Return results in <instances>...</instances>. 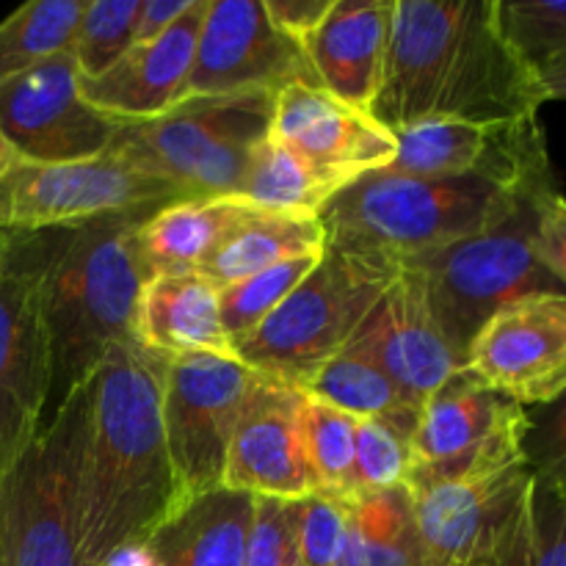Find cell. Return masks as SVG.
Instances as JSON below:
<instances>
[{
    "label": "cell",
    "mask_w": 566,
    "mask_h": 566,
    "mask_svg": "<svg viewBox=\"0 0 566 566\" xmlns=\"http://www.w3.org/2000/svg\"><path fill=\"white\" fill-rule=\"evenodd\" d=\"M523 462L531 475L566 495V392L545 407L525 409Z\"/></svg>",
    "instance_id": "74e56055"
},
{
    "label": "cell",
    "mask_w": 566,
    "mask_h": 566,
    "mask_svg": "<svg viewBox=\"0 0 566 566\" xmlns=\"http://www.w3.org/2000/svg\"><path fill=\"white\" fill-rule=\"evenodd\" d=\"M180 199L191 197L108 153L83 164L44 166L17 160L9 175L0 177V230H59Z\"/></svg>",
    "instance_id": "7c38bea8"
},
{
    "label": "cell",
    "mask_w": 566,
    "mask_h": 566,
    "mask_svg": "<svg viewBox=\"0 0 566 566\" xmlns=\"http://www.w3.org/2000/svg\"><path fill=\"white\" fill-rule=\"evenodd\" d=\"M352 501L310 495L298 501V566H335Z\"/></svg>",
    "instance_id": "f35d334b"
},
{
    "label": "cell",
    "mask_w": 566,
    "mask_h": 566,
    "mask_svg": "<svg viewBox=\"0 0 566 566\" xmlns=\"http://www.w3.org/2000/svg\"><path fill=\"white\" fill-rule=\"evenodd\" d=\"M269 20L285 33L291 42L307 44L324 20L329 17L335 0H263Z\"/></svg>",
    "instance_id": "60d3db41"
},
{
    "label": "cell",
    "mask_w": 566,
    "mask_h": 566,
    "mask_svg": "<svg viewBox=\"0 0 566 566\" xmlns=\"http://www.w3.org/2000/svg\"><path fill=\"white\" fill-rule=\"evenodd\" d=\"M88 381L64 398L0 479V566H83Z\"/></svg>",
    "instance_id": "8992f818"
},
{
    "label": "cell",
    "mask_w": 566,
    "mask_h": 566,
    "mask_svg": "<svg viewBox=\"0 0 566 566\" xmlns=\"http://www.w3.org/2000/svg\"><path fill=\"white\" fill-rule=\"evenodd\" d=\"M484 177H409L370 171L343 188L318 216L326 247L401 260L475 235L509 213L525 193Z\"/></svg>",
    "instance_id": "277c9868"
},
{
    "label": "cell",
    "mask_w": 566,
    "mask_h": 566,
    "mask_svg": "<svg viewBox=\"0 0 566 566\" xmlns=\"http://www.w3.org/2000/svg\"><path fill=\"white\" fill-rule=\"evenodd\" d=\"M166 365V357L127 340L88 381L83 566H105L119 551L144 545L180 506L164 431Z\"/></svg>",
    "instance_id": "7a4b0ae2"
},
{
    "label": "cell",
    "mask_w": 566,
    "mask_h": 566,
    "mask_svg": "<svg viewBox=\"0 0 566 566\" xmlns=\"http://www.w3.org/2000/svg\"><path fill=\"white\" fill-rule=\"evenodd\" d=\"M221 486L254 497L321 495L302 429V390L260 374L227 446Z\"/></svg>",
    "instance_id": "ac0fdd59"
},
{
    "label": "cell",
    "mask_w": 566,
    "mask_h": 566,
    "mask_svg": "<svg viewBox=\"0 0 566 566\" xmlns=\"http://www.w3.org/2000/svg\"><path fill=\"white\" fill-rule=\"evenodd\" d=\"M254 495L227 486L182 503L144 542L149 566H243Z\"/></svg>",
    "instance_id": "cb8c5ba5"
},
{
    "label": "cell",
    "mask_w": 566,
    "mask_h": 566,
    "mask_svg": "<svg viewBox=\"0 0 566 566\" xmlns=\"http://www.w3.org/2000/svg\"><path fill=\"white\" fill-rule=\"evenodd\" d=\"M396 271L398 260L326 247L307 280L232 352L258 374L302 387L348 346Z\"/></svg>",
    "instance_id": "52a82bcc"
},
{
    "label": "cell",
    "mask_w": 566,
    "mask_h": 566,
    "mask_svg": "<svg viewBox=\"0 0 566 566\" xmlns=\"http://www.w3.org/2000/svg\"><path fill=\"white\" fill-rule=\"evenodd\" d=\"M409 442L379 420H357L352 501L407 486Z\"/></svg>",
    "instance_id": "e575fe53"
},
{
    "label": "cell",
    "mask_w": 566,
    "mask_h": 566,
    "mask_svg": "<svg viewBox=\"0 0 566 566\" xmlns=\"http://www.w3.org/2000/svg\"><path fill=\"white\" fill-rule=\"evenodd\" d=\"M501 566H566V495L534 475L517 539Z\"/></svg>",
    "instance_id": "836d02e7"
},
{
    "label": "cell",
    "mask_w": 566,
    "mask_h": 566,
    "mask_svg": "<svg viewBox=\"0 0 566 566\" xmlns=\"http://www.w3.org/2000/svg\"><path fill=\"white\" fill-rule=\"evenodd\" d=\"M335 566H368V562H365L363 539H359L357 520H354V509H352V517H348L346 536H343V545H340V553H337Z\"/></svg>",
    "instance_id": "ee69618b"
},
{
    "label": "cell",
    "mask_w": 566,
    "mask_h": 566,
    "mask_svg": "<svg viewBox=\"0 0 566 566\" xmlns=\"http://www.w3.org/2000/svg\"><path fill=\"white\" fill-rule=\"evenodd\" d=\"M119 127L122 122L86 103L70 50L0 83V136L25 164L103 158Z\"/></svg>",
    "instance_id": "5bb4252c"
},
{
    "label": "cell",
    "mask_w": 566,
    "mask_h": 566,
    "mask_svg": "<svg viewBox=\"0 0 566 566\" xmlns=\"http://www.w3.org/2000/svg\"><path fill=\"white\" fill-rule=\"evenodd\" d=\"M193 0H142V11H138L136 25V44L153 42V39L164 36L188 9Z\"/></svg>",
    "instance_id": "b9f144b4"
},
{
    "label": "cell",
    "mask_w": 566,
    "mask_h": 566,
    "mask_svg": "<svg viewBox=\"0 0 566 566\" xmlns=\"http://www.w3.org/2000/svg\"><path fill=\"white\" fill-rule=\"evenodd\" d=\"M556 188L531 191L503 219L448 247L401 258L418 276L442 337L462 365L481 326L517 298L562 291L534 252L539 210Z\"/></svg>",
    "instance_id": "5b68a950"
},
{
    "label": "cell",
    "mask_w": 566,
    "mask_h": 566,
    "mask_svg": "<svg viewBox=\"0 0 566 566\" xmlns=\"http://www.w3.org/2000/svg\"><path fill=\"white\" fill-rule=\"evenodd\" d=\"M343 188V182L321 175L269 130L252 149L241 197L265 213L321 216Z\"/></svg>",
    "instance_id": "83f0119b"
},
{
    "label": "cell",
    "mask_w": 566,
    "mask_h": 566,
    "mask_svg": "<svg viewBox=\"0 0 566 566\" xmlns=\"http://www.w3.org/2000/svg\"><path fill=\"white\" fill-rule=\"evenodd\" d=\"M274 97H188L158 119L122 125L108 155L186 197H241L252 149L271 130Z\"/></svg>",
    "instance_id": "ba28073f"
},
{
    "label": "cell",
    "mask_w": 566,
    "mask_h": 566,
    "mask_svg": "<svg viewBox=\"0 0 566 566\" xmlns=\"http://www.w3.org/2000/svg\"><path fill=\"white\" fill-rule=\"evenodd\" d=\"M271 133L313 169L343 186L387 169L398 149L396 136L370 111L354 108L324 86L310 83H291L276 92Z\"/></svg>",
    "instance_id": "d6986e66"
},
{
    "label": "cell",
    "mask_w": 566,
    "mask_h": 566,
    "mask_svg": "<svg viewBox=\"0 0 566 566\" xmlns=\"http://www.w3.org/2000/svg\"><path fill=\"white\" fill-rule=\"evenodd\" d=\"M86 0H31L0 22V83L72 48Z\"/></svg>",
    "instance_id": "f1b7e54d"
},
{
    "label": "cell",
    "mask_w": 566,
    "mask_h": 566,
    "mask_svg": "<svg viewBox=\"0 0 566 566\" xmlns=\"http://www.w3.org/2000/svg\"><path fill=\"white\" fill-rule=\"evenodd\" d=\"M205 9L208 0H193L191 9L164 36L133 44L105 75L92 81L81 77L86 103L122 125L158 119L177 108L188 97Z\"/></svg>",
    "instance_id": "44dd1931"
},
{
    "label": "cell",
    "mask_w": 566,
    "mask_h": 566,
    "mask_svg": "<svg viewBox=\"0 0 566 566\" xmlns=\"http://www.w3.org/2000/svg\"><path fill=\"white\" fill-rule=\"evenodd\" d=\"M392 136L398 149L387 171L396 175L484 177L512 188L558 182L539 119L517 125L429 119Z\"/></svg>",
    "instance_id": "e0dca14e"
},
{
    "label": "cell",
    "mask_w": 566,
    "mask_h": 566,
    "mask_svg": "<svg viewBox=\"0 0 566 566\" xmlns=\"http://www.w3.org/2000/svg\"><path fill=\"white\" fill-rule=\"evenodd\" d=\"M243 566H298V501L254 497Z\"/></svg>",
    "instance_id": "8d00e7d4"
},
{
    "label": "cell",
    "mask_w": 566,
    "mask_h": 566,
    "mask_svg": "<svg viewBox=\"0 0 566 566\" xmlns=\"http://www.w3.org/2000/svg\"><path fill=\"white\" fill-rule=\"evenodd\" d=\"M326 254V252H324ZM324 254H304V258L285 260L271 269L258 271V274L247 276L241 282L221 287L219 291V307H221V324H224L227 337L235 346L241 337L258 329L304 280L310 271L321 263Z\"/></svg>",
    "instance_id": "1f68e13d"
},
{
    "label": "cell",
    "mask_w": 566,
    "mask_h": 566,
    "mask_svg": "<svg viewBox=\"0 0 566 566\" xmlns=\"http://www.w3.org/2000/svg\"><path fill=\"white\" fill-rule=\"evenodd\" d=\"M258 213L263 210L243 197H191L164 205L138 230L149 276L199 271L238 227Z\"/></svg>",
    "instance_id": "d4e9b609"
},
{
    "label": "cell",
    "mask_w": 566,
    "mask_h": 566,
    "mask_svg": "<svg viewBox=\"0 0 566 566\" xmlns=\"http://www.w3.org/2000/svg\"><path fill=\"white\" fill-rule=\"evenodd\" d=\"M133 340L166 359L191 354L235 357L221 324L219 287L202 274H153L144 282Z\"/></svg>",
    "instance_id": "603a6c76"
},
{
    "label": "cell",
    "mask_w": 566,
    "mask_h": 566,
    "mask_svg": "<svg viewBox=\"0 0 566 566\" xmlns=\"http://www.w3.org/2000/svg\"><path fill=\"white\" fill-rule=\"evenodd\" d=\"M298 390L357 420H379L407 442L418 426V403L379 365L352 348L337 352Z\"/></svg>",
    "instance_id": "4316f807"
},
{
    "label": "cell",
    "mask_w": 566,
    "mask_h": 566,
    "mask_svg": "<svg viewBox=\"0 0 566 566\" xmlns=\"http://www.w3.org/2000/svg\"><path fill=\"white\" fill-rule=\"evenodd\" d=\"M14 164H17L14 149H11L9 144H6V138H3V136H0V177L9 175L11 166H14Z\"/></svg>",
    "instance_id": "f6af8a7d"
},
{
    "label": "cell",
    "mask_w": 566,
    "mask_h": 566,
    "mask_svg": "<svg viewBox=\"0 0 566 566\" xmlns=\"http://www.w3.org/2000/svg\"><path fill=\"white\" fill-rule=\"evenodd\" d=\"M138 11L142 0H86L70 48L83 81L105 75L125 59L136 44Z\"/></svg>",
    "instance_id": "d6a6232c"
},
{
    "label": "cell",
    "mask_w": 566,
    "mask_h": 566,
    "mask_svg": "<svg viewBox=\"0 0 566 566\" xmlns=\"http://www.w3.org/2000/svg\"><path fill=\"white\" fill-rule=\"evenodd\" d=\"M536 77H539L547 103H553V99H566V53L536 66Z\"/></svg>",
    "instance_id": "7bdbcfd3"
},
{
    "label": "cell",
    "mask_w": 566,
    "mask_h": 566,
    "mask_svg": "<svg viewBox=\"0 0 566 566\" xmlns=\"http://www.w3.org/2000/svg\"><path fill=\"white\" fill-rule=\"evenodd\" d=\"M302 429L321 495L352 501L357 418L302 392Z\"/></svg>",
    "instance_id": "4dcf8cb0"
},
{
    "label": "cell",
    "mask_w": 566,
    "mask_h": 566,
    "mask_svg": "<svg viewBox=\"0 0 566 566\" xmlns=\"http://www.w3.org/2000/svg\"><path fill=\"white\" fill-rule=\"evenodd\" d=\"M258 379V370L238 357L191 354L169 359L164 431L180 506L221 486L232 429Z\"/></svg>",
    "instance_id": "8fae6325"
},
{
    "label": "cell",
    "mask_w": 566,
    "mask_h": 566,
    "mask_svg": "<svg viewBox=\"0 0 566 566\" xmlns=\"http://www.w3.org/2000/svg\"><path fill=\"white\" fill-rule=\"evenodd\" d=\"M464 368L517 407L566 392V293H531L497 310L470 343Z\"/></svg>",
    "instance_id": "2e32d148"
},
{
    "label": "cell",
    "mask_w": 566,
    "mask_h": 566,
    "mask_svg": "<svg viewBox=\"0 0 566 566\" xmlns=\"http://www.w3.org/2000/svg\"><path fill=\"white\" fill-rule=\"evenodd\" d=\"M324 252L326 230L318 216L265 213L263 210L238 227L197 274H202L221 291L276 263Z\"/></svg>",
    "instance_id": "484cf974"
},
{
    "label": "cell",
    "mask_w": 566,
    "mask_h": 566,
    "mask_svg": "<svg viewBox=\"0 0 566 566\" xmlns=\"http://www.w3.org/2000/svg\"><path fill=\"white\" fill-rule=\"evenodd\" d=\"M368 566H423L409 486L352 501Z\"/></svg>",
    "instance_id": "f546056e"
},
{
    "label": "cell",
    "mask_w": 566,
    "mask_h": 566,
    "mask_svg": "<svg viewBox=\"0 0 566 566\" xmlns=\"http://www.w3.org/2000/svg\"><path fill=\"white\" fill-rule=\"evenodd\" d=\"M525 409L459 368L423 401L409 440V490L523 462Z\"/></svg>",
    "instance_id": "30bf717a"
},
{
    "label": "cell",
    "mask_w": 566,
    "mask_h": 566,
    "mask_svg": "<svg viewBox=\"0 0 566 566\" xmlns=\"http://www.w3.org/2000/svg\"><path fill=\"white\" fill-rule=\"evenodd\" d=\"M528 490L525 464L409 490L423 566H501L517 539Z\"/></svg>",
    "instance_id": "4fadbf2b"
},
{
    "label": "cell",
    "mask_w": 566,
    "mask_h": 566,
    "mask_svg": "<svg viewBox=\"0 0 566 566\" xmlns=\"http://www.w3.org/2000/svg\"><path fill=\"white\" fill-rule=\"evenodd\" d=\"M501 22L509 42L534 72L566 53V3L562 0H501Z\"/></svg>",
    "instance_id": "d590c367"
},
{
    "label": "cell",
    "mask_w": 566,
    "mask_h": 566,
    "mask_svg": "<svg viewBox=\"0 0 566 566\" xmlns=\"http://www.w3.org/2000/svg\"><path fill=\"white\" fill-rule=\"evenodd\" d=\"M545 92L509 42L501 0H396L385 77L370 116L396 133L429 119L517 125Z\"/></svg>",
    "instance_id": "6da1fadb"
},
{
    "label": "cell",
    "mask_w": 566,
    "mask_h": 566,
    "mask_svg": "<svg viewBox=\"0 0 566 566\" xmlns=\"http://www.w3.org/2000/svg\"><path fill=\"white\" fill-rule=\"evenodd\" d=\"M346 348L379 365L418 407L464 368L442 337L418 276L401 263Z\"/></svg>",
    "instance_id": "ffe728a7"
},
{
    "label": "cell",
    "mask_w": 566,
    "mask_h": 566,
    "mask_svg": "<svg viewBox=\"0 0 566 566\" xmlns=\"http://www.w3.org/2000/svg\"><path fill=\"white\" fill-rule=\"evenodd\" d=\"M155 210L149 205L55 230L42 280L53 368L50 415L97 374L119 343L133 340L138 293L149 280L138 230Z\"/></svg>",
    "instance_id": "3957f363"
},
{
    "label": "cell",
    "mask_w": 566,
    "mask_h": 566,
    "mask_svg": "<svg viewBox=\"0 0 566 566\" xmlns=\"http://www.w3.org/2000/svg\"><path fill=\"white\" fill-rule=\"evenodd\" d=\"M534 252L547 274L562 285L566 293V199L562 191L551 193L542 202L539 224L534 235Z\"/></svg>",
    "instance_id": "ab89813d"
},
{
    "label": "cell",
    "mask_w": 566,
    "mask_h": 566,
    "mask_svg": "<svg viewBox=\"0 0 566 566\" xmlns=\"http://www.w3.org/2000/svg\"><path fill=\"white\" fill-rule=\"evenodd\" d=\"M55 230H0V479L42 431L50 403V340L42 280Z\"/></svg>",
    "instance_id": "9c48e42d"
},
{
    "label": "cell",
    "mask_w": 566,
    "mask_h": 566,
    "mask_svg": "<svg viewBox=\"0 0 566 566\" xmlns=\"http://www.w3.org/2000/svg\"><path fill=\"white\" fill-rule=\"evenodd\" d=\"M291 83L321 86L304 48L269 20L263 0H208L188 97L276 94Z\"/></svg>",
    "instance_id": "9a60e30c"
},
{
    "label": "cell",
    "mask_w": 566,
    "mask_h": 566,
    "mask_svg": "<svg viewBox=\"0 0 566 566\" xmlns=\"http://www.w3.org/2000/svg\"><path fill=\"white\" fill-rule=\"evenodd\" d=\"M396 0H335L324 25L304 44L315 77L329 94L370 111L381 88Z\"/></svg>",
    "instance_id": "7402d4cb"
}]
</instances>
